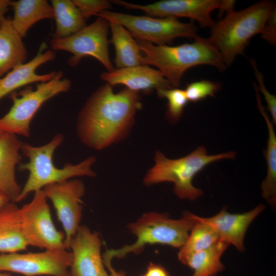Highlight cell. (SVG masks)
Returning <instances> with one entry per match:
<instances>
[{
  "label": "cell",
  "instance_id": "cell-1",
  "mask_svg": "<svg viewBox=\"0 0 276 276\" xmlns=\"http://www.w3.org/2000/svg\"><path fill=\"white\" fill-rule=\"evenodd\" d=\"M105 83L89 97L77 119L78 136L85 145L103 149L128 133L142 104L139 92L126 87L114 93Z\"/></svg>",
  "mask_w": 276,
  "mask_h": 276
},
{
  "label": "cell",
  "instance_id": "cell-2",
  "mask_svg": "<svg viewBox=\"0 0 276 276\" xmlns=\"http://www.w3.org/2000/svg\"><path fill=\"white\" fill-rule=\"evenodd\" d=\"M136 40L141 52L144 53V65L157 67L173 88L180 86L185 73L194 66L211 65L220 72L227 67L209 38L198 36L191 43L176 46L158 45Z\"/></svg>",
  "mask_w": 276,
  "mask_h": 276
},
{
  "label": "cell",
  "instance_id": "cell-3",
  "mask_svg": "<svg viewBox=\"0 0 276 276\" xmlns=\"http://www.w3.org/2000/svg\"><path fill=\"white\" fill-rule=\"evenodd\" d=\"M275 8V3L262 1L243 10H231L223 18L215 22L209 37L219 52L226 67L243 54L249 40L261 34Z\"/></svg>",
  "mask_w": 276,
  "mask_h": 276
},
{
  "label": "cell",
  "instance_id": "cell-4",
  "mask_svg": "<svg viewBox=\"0 0 276 276\" xmlns=\"http://www.w3.org/2000/svg\"><path fill=\"white\" fill-rule=\"evenodd\" d=\"M63 141V136L58 133L48 143L41 146L22 143L20 151L28 158L29 161L21 164L18 169L20 171L27 170L29 176L16 202L23 200L30 193L42 190L48 185L65 181L75 176L96 175L91 168L96 161L94 156H90L76 165L66 164L61 169L56 167L53 162V153Z\"/></svg>",
  "mask_w": 276,
  "mask_h": 276
},
{
  "label": "cell",
  "instance_id": "cell-5",
  "mask_svg": "<svg viewBox=\"0 0 276 276\" xmlns=\"http://www.w3.org/2000/svg\"><path fill=\"white\" fill-rule=\"evenodd\" d=\"M236 152L229 151L214 155H208L203 146L189 154L177 159H169L160 151L155 152V165L149 170L144 179L146 186L162 182L174 183L173 191L180 199L191 201L197 199L203 194V191L194 187V177L207 165L224 159H233Z\"/></svg>",
  "mask_w": 276,
  "mask_h": 276
},
{
  "label": "cell",
  "instance_id": "cell-6",
  "mask_svg": "<svg viewBox=\"0 0 276 276\" xmlns=\"http://www.w3.org/2000/svg\"><path fill=\"white\" fill-rule=\"evenodd\" d=\"M195 221L183 216L173 219L164 213L148 212L128 225V229L136 237L135 242L118 249L107 250L102 258L106 267L113 258H123L130 253L138 254L147 245L160 244L180 248L185 243Z\"/></svg>",
  "mask_w": 276,
  "mask_h": 276
},
{
  "label": "cell",
  "instance_id": "cell-7",
  "mask_svg": "<svg viewBox=\"0 0 276 276\" xmlns=\"http://www.w3.org/2000/svg\"><path fill=\"white\" fill-rule=\"evenodd\" d=\"M63 74L58 71L51 80L37 83L34 89L27 86L18 93L10 94L13 104L9 111L0 118V130L5 133L30 136L31 122L41 105L57 95L67 91L71 81L63 78Z\"/></svg>",
  "mask_w": 276,
  "mask_h": 276
},
{
  "label": "cell",
  "instance_id": "cell-8",
  "mask_svg": "<svg viewBox=\"0 0 276 276\" xmlns=\"http://www.w3.org/2000/svg\"><path fill=\"white\" fill-rule=\"evenodd\" d=\"M125 27L136 40L158 45H168L178 37L195 39L197 28L192 22L185 23L174 17L155 18L104 11L97 15Z\"/></svg>",
  "mask_w": 276,
  "mask_h": 276
},
{
  "label": "cell",
  "instance_id": "cell-9",
  "mask_svg": "<svg viewBox=\"0 0 276 276\" xmlns=\"http://www.w3.org/2000/svg\"><path fill=\"white\" fill-rule=\"evenodd\" d=\"M109 22L98 16L92 24L68 37L53 38L50 41L51 49L71 53L72 55L67 63L71 66H77L83 57L90 56L98 60L107 72H111L115 68L109 57Z\"/></svg>",
  "mask_w": 276,
  "mask_h": 276
},
{
  "label": "cell",
  "instance_id": "cell-10",
  "mask_svg": "<svg viewBox=\"0 0 276 276\" xmlns=\"http://www.w3.org/2000/svg\"><path fill=\"white\" fill-rule=\"evenodd\" d=\"M43 190L34 192L33 199L19 208L22 229L29 246L44 250L66 249L64 233L55 226Z\"/></svg>",
  "mask_w": 276,
  "mask_h": 276
},
{
  "label": "cell",
  "instance_id": "cell-11",
  "mask_svg": "<svg viewBox=\"0 0 276 276\" xmlns=\"http://www.w3.org/2000/svg\"><path fill=\"white\" fill-rule=\"evenodd\" d=\"M111 3L128 9L140 10L148 16L159 17H187L196 21L200 26L211 29L215 21L212 12L219 9L220 14L231 7L229 0H162L148 5H139L120 0H112Z\"/></svg>",
  "mask_w": 276,
  "mask_h": 276
},
{
  "label": "cell",
  "instance_id": "cell-12",
  "mask_svg": "<svg viewBox=\"0 0 276 276\" xmlns=\"http://www.w3.org/2000/svg\"><path fill=\"white\" fill-rule=\"evenodd\" d=\"M72 261V254L66 249L2 253L0 272L9 271L25 276H68Z\"/></svg>",
  "mask_w": 276,
  "mask_h": 276
},
{
  "label": "cell",
  "instance_id": "cell-13",
  "mask_svg": "<svg viewBox=\"0 0 276 276\" xmlns=\"http://www.w3.org/2000/svg\"><path fill=\"white\" fill-rule=\"evenodd\" d=\"M42 190L47 199L52 202L63 227L64 244L68 250L70 243L80 226L81 199L85 192L84 185L79 179H68L48 185Z\"/></svg>",
  "mask_w": 276,
  "mask_h": 276
},
{
  "label": "cell",
  "instance_id": "cell-14",
  "mask_svg": "<svg viewBox=\"0 0 276 276\" xmlns=\"http://www.w3.org/2000/svg\"><path fill=\"white\" fill-rule=\"evenodd\" d=\"M101 248L98 233L80 225L69 244L72 254L70 273L73 276H108Z\"/></svg>",
  "mask_w": 276,
  "mask_h": 276
},
{
  "label": "cell",
  "instance_id": "cell-15",
  "mask_svg": "<svg viewBox=\"0 0 276 276\" xmlns=\"http://www.w3.org/2000/svg\"><path fill=\"white\" fill-rule=\"evenodd\" d=\"M265 208L264 204L260 203L252 210L243 213L231 214L224 207L216 215L209 218L201 217L189 212H184L183 216L208 224L215 231L221 241L234 245L242 252L245 249L244 240L248 227Z\"/></svg>",
  "mask_w": 276,
  "mask_h": 276
},
{
  "label": "cell",
  "instance_id": "cell-16",
  "mask_svg": "<svg viewBox=\"0 0 276 276\" xmlns=\"http://www.w3.org/2000/svg\"><path fill=\"white\" fill-rule=\"evenodd\" d=\"M101 78L112 87L124 85L126 88L135 91L150 92L153 89L172 88L163 74L158 70L142 65L123 68H114L111 72H105Z\"/></svg>",
  "mask_w": 276,
  "mask_h": 276
},
{
  "label": "cell",
  "instance_id": "cell-17",
  "mask_svg": "<svg viewBox=\"0 0 276 276\" xmlns=\"http://www.w3.org/2000/svg\"><path fill=\"white\" fill-rule=\"evenodd\" d=\"M45 44L42 43L36 55L30 61L19 64L0 78V100L14 92L16 89L33 83L48 81L53 79L57 72L43 75L36 73L41 65L55 59V51L49 50L44 52Z\"/></svg>",
  "mask_w": 276,
  "mask_h": 276
},
{
  "label": "cell",
  "instance_id": "cell-18",
  "mask_svg": "<svg viewBox=\"0 0 276 276\" xmlns=\"http://www.w3.org/2000/svg\"><path fill=\"white\" fill-rule=\"evenodd\" d=\"M22 143L14 134L4 133L0 136V192L13 202H16L21 190L16 180L15 167L22 159Z\"/></svg>",
  "mask_w": 276,
  "mask_h": 276
},
{
  "label": "cell",
  "instance_id": "cell-19",
  "mask_svg": "<svg viewBox=\"0 0 276 276\" xmlns=\"http://www.w3.org/2000/svg\"><path fill=\"white\" fill-rule=\"evenodd\" d=\"M28 246L22 227L19 208L14 202H9L0 208V252H19Z\"/></svg>",
  "mask_w": 276,
  "mask_h": 276
},
{
  "label": "cell",
  "instance_id": "cell-20",
  "mask_svg": "<svg viewBox=\"0 0 276 276\" xmlns=\"http://www.w3.org/2000/svg\"><path fill=\"white\" fill-rule=\"evenodd\" d=\"M10 6L14 12L11 19L12 26L22 38L37 21L54 17L53 8L46 0L11 1Z\"/></svg>",
  "mask_w": 276,
  "mask_h": 276
},
{
  "label": "cell",
  "instance_id": "cell-21",
  "mask_svg": "<svg viewBox=\"0 0 276 276\" xmlns=\"http://www.w3.org/2000/svg\"><path fill=\"white\" fill-rule=\"evenodd\" d=\"M28 57L22 38L6 18L0 25V78L15 66L24 63Z\"/></svg>",
  "mask_w": 276,
  "mask_h": 276
},
{
  "label": "cell",
  "instance_id": "cell-22",
  "mask_svg": "<svg viewBox=\"0 0 276 276\" xmlns=\"http://www.w3.org/2000/svg\"><path fill=\"white\" fill-rule=\"evenodd\" d=\"M256 91L258 109L263 117L267 125L268 137L264 155L267 164V175L261 184L262 196L271 206L276 208V135L273 124L265 111L256 84L253 83Z\"/></svg>",
  "mask_w": 276,
  "mask_h": 276
},
{
  "label": "cell",
  "instance_id": "cell-23",
  "mask_svg": "<svg viewBox=\"0 0 276 276\" xmlns=\"http://www.w3.org/2000/svg\"><path fill=\"white\" fill-rule=\"evenodd\" d=\"M109 22L111 32L110 42L114 47L116 68H123L144 65L136 40L123 26Z\"/></svg>",
  "mask_w": 276,
  "mask_h": 276
},
{
  "label": "cell",
  "instance_id": "cell-24",
  "mask_svg": "<svg viewBox=\"0 0 276 276\" xmlns=\"http://www.w3.org/2000/svg\"><path fill=\"white\" fill-rule=\"evenodd\" d=\"M229 245L219 241L206 249L190 254L179 261L193 270L190 276H216L225 268L221 258Z\"/></svg>",
  "mask_w": 276,
  "mask_h": 276
},
{
  "label": "cell",
  "instance_id": "cell-25",
  "mask_svg": "<svg viewBox=\"0 0 276 276\" xmlns=\"http://www.w3.org/2000/svg\"><path fill=\"white\" fill-rule=\"evenodd\" d=\"M56 30L53 38L68 37L85 27V20L73 1L52 0Z\"/></svg>",
  "mask_w": 276,
  "mask_h": 276
},
{
  "label": "cell",
  "instance_id": "cell-26",
  "mask_svg": "<svg viewBox=\"0 0 276 276\" xmlns=\"http://www.w3.org/2000/svg\"><path fill=\"white\" fill-rule=\"evenodd\" d=\"M195 221L185 243L179 248V260L190 254L206 249L221 241L211 226L200 221Z\"/></svg>",
  "mask_w": 276,
  "mask_h": 276
},
{
  "label": "cell",
  "instance_id": "cell-27",
  "mask_svg": "<svg viewBox=\"0 0 276 276\" xmlns=\"http://www.w3.org/2000/svg\"><path fill=\"white\" fill-rule=\"evenodd\" d=\"M157 96L167 99L166 118L171 123H176L182 115L188 102L185 90L178 88L160 89L156 90Z\"/></svg>",
  "mask_w": 276,
  "mask_h": 276
},
{
  "label": "cell",
  "instance_id": "cell-28",
  "mask_svg": "<svg viewBox=\"0 0 276 276\" xmlns=\"http://www.w3.org/2000/svg\"><path fill=\"white\" fill-rule=\"evenodd\" d=\"M221 87L219 82L201 80L188 84L185 91L188 101L196 102L208 97H215Z\"/></svg>",
  "mask_w": 276,
  "mask_h": 276
},
{
  "label": "cell",
  "instance_id": "cell-29",
  "mask_svg": "<svg viewBox=\"0 0 276 276\" xmlns=\"http://www.w3.org/2000/svg\"><path fill=\"white\" fill-rule=\"evenodd\" d=\"M80 11L84 19L99 14L111 9L110 1L107 0H73Z\"/></svg>",
  "mask_w": 276,
  "mask_h": 276
},
{
  "label": "cell",
  "instance_id": "cell-30",
  "mask_svg": "<svg viewBox=\"0 0 276 276\" xmlns=\"http://www.w3.org/2000/svg\"><path fill=\"white\" fill-rule=\"evenodd\" d=\"M250 62L254 71L258 85L256 84L257 89L263 95L264 99L267 105V108L270 113L272 120V123L276 124V97L271 94L266 88L264 82L262 74L259 71L256 61L254 59L250 60Z\"/></svg>",
  "mask_w": 276,
  "mask_h": 276
},
{
  "label": "cell",
  "instance_id": "cell-31",
  "mask_svg": "<svg viewBox=\"0 0 276 276\" xmlns=\"http://www.w3.org/2000/svg\"><path fill=\"white\" fill-rule=\"evenodd\" d=\"M261 37L272 45L276 43V9L272 11L261 33Z\"/></svg>",
  "mask_w": 276,
  "mask_h": 276
},
{
  "label": "cell",
  "instance_id": "cell-32",
  "mask_svg": "<svg viewBox=\"0 0 276 276\" xmlns=\"http://www.w3.org/2000/svg\"><path fill=\"white\" fill-rule=\"evenodd\" d=\"M145 276H170L168 271L162 266L150 263L147 267Z\"/></svg>",
  "mask_w": 276,
  "mask_h": 276
},
{
  "label": "cell",
  "instance_id": "cell-33",
  "mask_svg": "<svg viewBox=\"0 0 276 276\" xmlns=\"http://www.w3.org/2000/svg\"><path fill=\"white\" fill-rule=\"evenodd\" d=\"M10 0H0V25L6 19L5 15L11 5Z\"/></svg>",
  "mask_w": 276,
  "mask_h": 276
},
{
  "label": "cell",
  "instance_id": "cell-34",
  "mask_svg": "<svg viewBox=\"0 0 276 276\" xmlns=\"http://www.w3.org/2000/svg\"><path fill=\"white\" fill-rule=\"evenodd\" d=\"M106 268L109 271L108 276H125V273L124 271H117L114 269V268L112 267L111 265Z\"/></svg>",
  "mask_w": 276,
  "mask_h": 276
},
{
  "label": "cell",
  "instance_id": "cell-35",
  "mask_svg": "<svg viewBox=\"0 0 276 276\" xmlns=\"http://www.w3.org/2000/svg\"><path fill=\"white\" fill-rule=\"evenodd\" d=\"M9 202V199L0 192V208Z\"/></svg>",
  "mask_w": 276,
  "mask_h": 276
},
{
  "label": "cell",
  "instance_id": "cell-36",
  "mask_svg": "<svg viewBox=\"0 0 276 276\" xmlns=\"http://www.w3.org/2000/svg\"><path fill=\"white\" fill-rule=\"evenodd\" d=\"M0 276H13L10 274L4 273V272H0Z\"/></svg>",
  "mask_w": 276,
  "mask_h": 276
},
{
  "label": "cell",
  "instance_id": "cell-37",
  "mask_svg": "<svg viewBox=\"0 0 276 276\" xmlns=\"http://www.w3.org/2000/svg\"><path fill=\"white\" fill-rule=\"evenodd\" d=\"M4 133L3 131L0 130V136H1Z\"/></svg>",
  "mask_w": 276,
  "mask_h": 276
},
{
  "label": "cell",
  "instance_id": "cell-38",
  "mask_svg": "<svg viewBox=\"0 0 276 276\" xmlns=\"http://www.w3.org/2000/svg\"><path fill=\"white\" fill-rule=\"evenodd\" d=\"M68 276H73V275L70 273V275Z\"/></svg>",
  "mask_w": 276,
  "mask_h": 276
},
{
  "label": "cell",
  "instance_id": "cell-39",
  "mask_svg": "<svg viewBox=\"0 0 276 276\" xmlns=\"http://www.w3.org/2000/svg\"><path fill=\"white\" fill-rule=\"evenodd\" d=\"M142 276H145V275L144 274V275H142Z\"/></svg>",
  "mask_w": 276,
  "mask_h": 276
}]
</instances>
